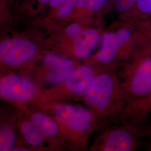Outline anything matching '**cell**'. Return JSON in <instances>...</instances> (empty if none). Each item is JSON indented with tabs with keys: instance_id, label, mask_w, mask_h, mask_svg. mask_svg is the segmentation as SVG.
Segmentation results:
<instances>
[{
	"instance_id": "6da1fadb",
	"label": "cell",
	"mask_w": 151,
	"mask_h": 151,
	"mask_svg": "<svg viewBox=\"0 0 151 151\" xmlns=\"http://www.w3.org/2000/svg\"><path fill=\"white\" fill-rule=\"evenodd\" d=\"M127 99L118 122L143 127L151 111V44L140 49L118 69Z\"/></svg>"
},
{
	"instance_id": "7a4b0ae2",
	"label": "cell",
	"mask_w": 151,
	"mask_h": 151,
	"mask_svg": "<svg viewBox=\"0 0 151 151\" xmlns=\"http://www.w3.org/2000/svg\"><path fill=\"white\" fill-rule=\"evenodd\" d=\"M127 99L118 69L97 68L80 101L91 110L105 128L118 122Z\"/></svg>"
},
{
	"instance_id": "3957f363",
	"label": "cell",
	"mask_w": 151,
	"mask_h": 151,
	"mask_svg": "<svg viewBox=\"0 0 151 151\" xmlns=\"http://www.w3.org/2000/svg\"><path fill=\"white\" fill-rule=\"evenodd\" d=\"M38 107L57 122L70 151H87L92 134L104 128L87 106L70 102H57Z\"/></svg>"
},
{
	"instance_id": "277c9868",
	"label": "cell",
	"mask_w": 151,
	"mask_h": 151,
	"mask_svg": "<svg viewBox=\"0 0 151 151\" xmlns=\"http://www.w3.org/2000/svg\"><path fill=\"white\" fill-rule=\"evenodd\" d=\"M48 50L47 40L32 27L0 32V70L29 72Z\"/></svg>"
},
{
	"instance_id": "5b68a950",
	"label": "cell",
	"mask_w": 151,
	"mask_h": 151,
	"mask_svg": "<svg viewBox=\"0 0 151 151\" xmlns=\"http://www.w3.org/2000/svg\"><path fill=\"white\" fill-rule=\"evenodd\" d=\"M151 33L134 32L128 27L101 35L99 50L83 62L101 69H118L140 49L150 44Z\"/></svg>"
},
{
	"instance_id": "8992f818",
	"label": "cell",
	"mask_w": 151,
	"mask_h": 151,
	"mask_svg": "<svg viewBox=\"0 0 151 151\" xmlns=\"http://www.w3.org/2000/svg\"><path fill=\"white\" fill-rule=\"evenodd\" d=\"M42 89L23 72L0 70V101L20 109L38 104Z\"/></svg>"
},
{
	"instance_id": "52a82bcc",
	"label": "cell",
	"mask_w": 151,
	"mask_h": 151,
	"mask_svg": "<svg viewBox=\"0 0 151 151\" xmlns=\"http://www.w3.org/2000/svg\"><path fill=\"white\" fill-rule=\"evenodd\" d=\"M143 127L127 122L110 124L99 131L87 151H135L143 143Z\"/></svg>"
},
{
	"instance_id": "ba28073f",
	"label": "cell",
	"mask_w": 151,
	"mask_h": 151,
	"mask_svg": "<svg viewBox=\"0 0 151 151\" xmlns=\"http://www.w3.org/2000/svg\"><path fill=\"white\" fill-rule=\"evenodd\" d=\"M97 70L93 65L82 62L63 81L53 86L43 88L36 106L48 103L80 101Z\"/></svg>"
},
{
	"instance_id": "9c48e42d",
	"label": "cell",
	"mask_w": 151,
	"mask_h": 151,
	"mask_svg": "<svg viewBox=\"0 0 151 151\" xmlns=\"http://www.w3.org/2000/svg\"><path fill=\"white\" fill-rule=\"evenodd\" d=\"M82 62L48 50L32 68V78L42 88L58 84L72 73Z\"/></svg>"
},
{
	"instance_id": "30bf717a",
	"label": "cell",
	"mask_w": 151,
	"mask_h": 151,
	"mask_svg": "<svg viewBox=\"0 0 151 151\" xmlns=\"http://www.w3.org/2000/svg\"><path fill=\"white\" fill-rule=\"evenodd\" d=\"M19 109L24 112L38 127L44 137L49 151H70L58 124L46 111L34 105Z\"/></svg>"
},
{
	"instance_id": "8fae6325",
	"label": "cell",
	"mask_w": 151,
	"mask_h": 151,
	"mask_svg": "<svg viewBox=\"0 0 151 151\" xmlns=\"http://www.w3.org/2000/svg\"><path fill=\"white\" fill-rule=\"evenodd\" d=\"M101 35L95 29H83L74 39L53 49L52 51L70 59L83 62L92 55Z\"/></svg>"
},
{
	"instance_id": "7c38bea8",
	"label": "cell",
	"mask_w": 151,
	"mask_h": 151,
	"mask_svg": "<svg viewBox=\"0 0 151 151\" xmlns=\"http://www.w3.org/2000/svg\"><path fill=\"white\" fill-rule=\"evenodd\" d=\"M17 108L0 106V151H11L19 141Z\"/></svg>"
},
{
	"instance_id": "4fadbf2b",
	"label": "cell",
	"mask_w": 151,
	"mask_h": 151,
	"mask_svg": "<svg viewBox=\"0 0 151 151\" xmlns=\"http://www.w3.org/2000/svg\"><path fill=\"white\" fill-rule=\"evenodd\" d=\"M19 112L18 143L22 142L32 151H50L43 135L35 124L22 110L19 109Z\"/></svg>"
},
{
	"instance_id": "5bb4252c",
	"label": "cell",
	"mask_w": 151,
	"mask_h": 151,
	"mask_svg": "<svg viewBox=\"0 0 151 151\" xmlns=\"http://www.w3.org/2000/svg\"><path fill=\"white\" fill-rule=\"evenodd\" d=\"M16 17L10 0H0V32L14 29Z\"/></svg>"
},
{
	"instance_id": "9a60e30c",
	"label": "cell",
	"mask_w": 151,
	"mask_h": 151,
	"mask_svg": "<svg viewBox=\"0 0 151 151\" xmlns=\"http://www.w3.org/2000/svg\"><path fill=\"white\" fill-rule=\"evenodd\" d=\"M78 0H52L49 6L51 8L50 17L62 20L70 14Z\"/></svg>"
},
{
	"instance_id": "2e32d148",
	"label": "cell",
	"mask_w": 151,
	"mask_h": 151,
	"mask_svg": "<svg viewBox=\"0 0 151 151\" xmlns=\"http://www.w3.org/2000/svg\"><path fill=\"white\" fill-rule=\"evenodd\" d=\"M52 0H27L23 6L20 12L27 16L29 22L37 18L39 12L45 6H49Z\"/></svg>"
},
{
	"instance_id": "e0dca14e",
	"label": "cell",
	"mask_w": 151,
	"mask_h": 151,
	"mask_svg": "<svg viewBox=\"0 0 151 151\" xmlns=\"http://www.w3.org/2000/svg\"><path fill=\"white\" fill-rule=\"evenodd\" d=\"M106 1V0H78L76 5L78 7L95 11L100 9L104 5Z\"/></svg>"
},
{
	"instance_id": "ac0fdd59",
	"label": "cell",
	"mask_w": 151,
	"mask_h": 151,
	"mask_svg": "<svg viewBox=\"0 0 151 151\" xmlns=\"http://www.w3.org/2000/svg\"><path fill=\"white\" fill-rule=\"evenodd\" d=\"M143 143L146 150L151 151V123L148 122L143 128Z\"/></svg>"
},
{
	"instance_id": "d6986e66",
	"label": "cell",
	"mask_w": 151,
	"mask_h": 151,
	"mask_svg": "<svg viewBox=\"0 0 151 151\" xmlns=\"http://www.w3.org/2000/svg\"><path fill=\"white\" fill-rule=\"evenodd\" d=\"M115 7L118 10L125 11L134 5L137 0H114Z\"/></svg>"
},
{
	"instance_id": "ffe728a7",
	"label": "cell",
	"mask_w": 151,
	"mask_h": 151,
	"mask_svg": "<svg viewBox=\"0 0 151 151\" xmlns=\"http://www.w3.org/2000/svg\"><path fill=\"white\" fill-rule=\"evenodd\" d=\"M137 4L140 11L151 14V0H137Z\"/></svg>"
},
{
	"instance_id": "44dd1931",
	"label": "cell",
	"mask_w": 151,
	"mask_h": 151,
	"mask_svg": "<svg viewBox=\"0 0 151 151\" xmlns=\"http://www.w3.org/2000/svg\"><path fill=\"white\" fill-rule=\"evenodd\" d=\"M27 0H11L12 5L16 7H21L25 4Z\"/></svg>"
},
{
	"instance_id": "7402d4cb",
	"label": "cell",
	"mask_w": 151,
	"mask_h": 151,
	"mask_svg": "<svg viewBox=\"0 0 151 151\" xmlns=\"http://www.w3.org/2000/svg\"><path fill=\"white\" fill-rule=\"evenodd\" d=\"M149 123H151V121H150V122H149Z\"/></svg>"
}]
</instances>
